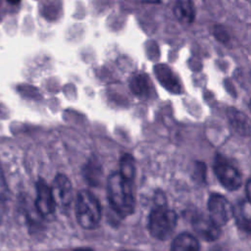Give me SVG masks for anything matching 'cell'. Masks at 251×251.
I'll return each instance as SVG.
<instances>
[{
	"label": "cell",
	"instance_id": "1",
	"mask_svg": "<svg viewBox=\"0 0 251 251\" xmlns=\"http://www.w3.org/2000/svg\"><path fill=\"white\" fill-rule=\"evenodd\" d=\"M107 195L111 207L119 216L126 217L133 213L135 201L132 181L125 178L120 173H114L108 177Z\"/></svg>",
	"mask_w": 251,
	"mask_h": 251
},
{
	"label": "cell",
	"instance_id": "2",
	"mask_svg": "<svg viewBox=\"0 0 251 251\" xmlns=\"http://www.w3.org/2000/svg\"><path fill=\"white\" fill-rule=\"evenodd\" d=\"M75 216L78 225L84 229L96 228L101 221L102 210L98 199L88 190H81L75 199Z\"/></svg>",
	"mask_w": 251,
	"mask_h": 251
},
{
	"label": "cell",
	"instance_id": "3",
	"mask_svg": "<svg viewBox=\"0 0 251 251\" xmlns=\"http://www.w3.org/2000/svg\"><path fill=\"white\" fill-rule=\"evenodd\" d=\"M176 222L177 216L175 211L164 205H159L149 215L148 228L150 234L159 240H166L173 233Z\"/></svg>",
	"mask_w": 251,
	"mask_h": 251
},
{
	"label": "cell",
	"instance_id": "4",
	"mask_svg": "<svg viewBox=\"0 0 251 251\" xmlns=\"http://www.w3.org/2000/svg\"><path fill=\"white\" fill-rule=\"evenodd\" d=\"M207 206L210 219L220 227L225 226L233 217L231 204L221 194H212L208 199Z\"/></svg>",
	"mask_w": 251,
	"mask_h": 251
},
{
	"label": "cell",
	"instance_id": "5",
	"mask_svg": "<svg viewBox=\"0 0 251 251\" xmlns=\"http://www.w3.org/2000/svg\"><path fill=\"white\" fill-rule=\"evenodd\" d=\"M214 173L221 184L227 190H236L241 185L239 172L223 158L217 157L214 164Z\"/></svg>",
	"mask_w": 251,
	"mask_h": 251
},
{
	"label": "cell",
	"instance_id": "6",
	"mask_svg": "<svg viewBox=\"0 0 251 251\" xmlns=\"http://www.w3.org/2000/svg\"><path fill=\"white\" fill-rule=\"evenodd\" d=\"M34 206L37 213L42 218L48 219L54 215L56 203L51 187L41 178L36 182V197Z\"/></svg>",
	"mask_w": 251,
	"mask_h": 251
},
{
	"label": "cell",
	"instance_id": "7",
	"mask_svg": "<svg viewBox=\"0 0 251 251\" xmlns=\"http://www.w3.org/2000/svg\"><path fill=\"white\" fill-rule=\"evenodd\" d=\"M56 206L68 208L73 201V186L65 175H57L50 186Z\"/></svg>",
	"mask_w": 251,
	"mask_h": 251
},
{
	"label": "cell",
	"instance_id": "8",
	"mask_svg": "<svg viewBox=\"0 0 251 251\" xmlns=\"http://www.w3.org/2000/svg\"><path fill=\"white\" fill-rule=\"evenodd\" d=\"M192 226L195 232L205 241H215L221 235V227L217 226L209 216L200 215L194 217Z\"/></svg>",
	"mask_w": 251,
	"mask_h": 251
},
{
	"label": "cell",
	"instance_id": "9",
	"mask_svg": "<svg viewBox=\"0 0 251 251\" xmlns=\"http://www.w3.org/2000/svg\"><path fill=\"white\" fill-rule=\"evenodd\" d=\"M155 75L158 81L170 92L179 94L181 92V83L176 74L165 64H159L154 67Z\"/></svg>",
	"mask_w": 251,
	"mask_h": 251
},
{
	"label": "cell",
	"instance_id": "10",
	"mask_svg": "<svg viewBox=\"0 0 251 251\" xmlns=\"http://www.w3.org/2000/svg\"><path fill=\"white\" fill-rule=\"evenodd\" d=\"M233 217L237 226L247 234L251 235V203L243 200L233 208Z\"/></svg>",
	"mask_w": 251,
	"mask_h": 251
},
{
	"label": "cell",
	"instance_id": "11",
	"mask_svg": "<svg viewBox=\"0 0 251 251\" xmlns=\"http://www.w3.org/2000/svg\"><path fill=\"white\" fill-rule=\"evenodd\" d=\"M129 88L135 96L141 98L149 96L152 90V85L149 76L146 74H138L134 75L130 79Z\"/></svg>",
	"mask_w": 251,
	"mask_h": 251
},
{
	"label": "cell",
	"instance_id": "12",
	"mask_svg": "<svg viewBox=\"0 0 251 251\" xmlns=\"http://www.w3.org/2000/svg\"><path fill=\"white\" fill-rule=\"evenodd\" d=\"M200 245L195 236L190 233H180L172 242L171 251H199Z\"/></svg>",
	"mask_w": 251,
	"mask_h": 251
},
{
	"label": "cell",
	"instance_id": "13",
	"mask_svg": "<svg viewBox=\"0 0 251 251\" xmlns=\"http://www.w3.org/2000/svg\"><path fill=\"white\" fill-rule=\"evenodd\" d=\"M176 18L184 24H191L195 18L194 5L190 0H177L174 7Z\"/></svg>",
	"mask_w": 251,
	"mask_h": 251
},
{
	"label": "cell",
	"instance_id": "14",
	"mask_svg": "<svg viewBox=\"0 0 251 251\" xmlns=\"http://www.w3.org/2000/svg\"><path fill=\"white\" fill-rule=\"evenodd\" d=\"M227 116L230 125L238 133L246 135L250 132L251 125L249 123L248 118L243 113L239 112L236 109L229 108L227 111Z\"/></svg>",
	"mask_w": 251,
	"mask_h": 251
},
{
	"label": "cell",
	"instance_id": "15",
	"mask_svg": "<svg viewBox=\"0 0 251 251\" xmlns=\"http://www.w3.org/2000/svg\"><path fill=\"white\" fill-rule=\"evenodd\" d=\"M125 178L132 181L135 175V164L133 158L128 155L125 154L120 161V172H119Z\"/></svg>",
	"mask_w": 251,
	"mask_h": 251
},
{
	"label": "cell",
	"instance_id": "16",
	"mask_svg": "<svg viewBox=\"0 0 251 251\" xmlns=\"http://www.w3.org/2000/svg\"><path fill=\"white\" fill-rule=\"evenodd\" d=\"M101 169L96 162H89L84 168V177L91 185H98Z\"/></svg>",
	"mask_w": 251,
	"mask_h": 251
},
{
	"label": "cell",
	"instance_id": "17",
	"mask_svg": "<svg viewBox=\"0 0 251 251\" xmlns=\"http://www.w3.org/2000/svg\"><path fill=\"white\" fill-rule=\"evenodd\" d=\"M214 34L218 38V40L222 42H226L228 40V34L222 26H215L214 28Z\"/></svg>",
	"mask_w": 251,
	"mask_h": 251
},
{
	"label": "cell",
	"instance_id": "18",
	"mask_svg": "<svg viewBox=\"0 0 251 251\" xmlns=\"http://www.w3.org/2000/svg\"><path fill=\"white\" fill-rule=\"evenodd\" d=\"M245 191H246V196L247 200L251 203V178L247 181L246 186H245Z\"/></svg>",
	"mask_w": 251,
	"mask_h": 251
},
{
	"label": "cell",
	"instance_id": "19",
	"mask_svg": "<svg viewBox=\"0 0 251 251\" xmlns=\"http://www.w3.org/2000/svg\"><path fill=\"white\" fill-rule=\"evenodd\" d=\"M141 3H159L161 0H136Z\"/></svg>",
	"mask_w": 251,
	"mask_h": 251
},
{
	"label": "cell",
	"instance_id": "20",
	"mask_svg": "<svg viewBox=\"0 0 251 251\" xmlns=\"http://www.w3.org/2000/svg\"><path fill=\"white\" fill-rule=\"evenodd\" d=\"M73 251H94V250L91 248H88V247H81V248H76Z\"/></svg>",
	"mask_w": 251,
	"mask_h": 251
},
{
	"label": "cell",
	"instance_id": "21",
	"mask_svg": "<svg viewBox=\"0 0 251 251\" xmlns=\"http://www.w3.org/2000/svg\"><path fill=\"white\" fill-rule=\"evenodd\" d=\"M10 4H12V5H16V4H18V3H20L21 2V0H7Z\"/></svg>",
	"mask_w": 251,
	"mask_h": 251
},
{
	"label": "cell",
	"instance_id": "22",
	"mask_svg": "<svg viewBox=\"0 0 251 251\" xmlns=\"http://www.w3.org/2000/svg\"><path fill=\"white\" fill-rule=\"evenodd\" d=\"M249 109H250V111H251V100H250V102H249Z\"/></svg>",
	"mask_w": 251,
	"mask_h": 251
},
{
	"label": "cell",
	"instance_id": "23",
	"mask_svg": "<svg viewBox=\"0 0 251 251\" xmlns=\"http://www.w3.org/2000/svg\"><path fill=\"white\" fill-rule=\"evenodd\" d=\"M125 251H131V250H125Z\"/></svg>",
	"mask_w": 251,
	"mask_h": 251
}]
</instances>
